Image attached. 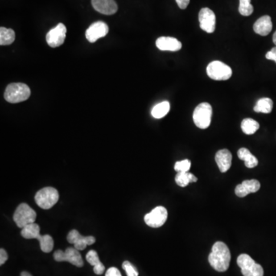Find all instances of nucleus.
<instances>
[{"label":"nucleus","mask_w":276,"mask_h":276,"mask_svg":"<svg viewBox=\"0 0 276 276\" xmlns=\"http://www.w3.org/2000/svg\"><path fill=\"white\" fill-rule=\"evenodd\" d=\"M86 260L90 265L94 267V273L96 275H101L105 270V266L99 260L98 255L95 250H90L86 255Z\"/></svg>","instance_id":"19"},{"label":"nucleus","mask_w":276,"mask_h":276,"mask_svg":"<svg viewBox=\"0 0 276 276\" xmlns=\"http://www.w3.org/2000/svg\"><path fill=\"white\" fill-rule=\"evenodd\" d=\"M16 39L15 32L11 29L5 27L0 28V45L9 46L11 45Z\"/></svg>","instance_id":"24"},{"label":"nucleus","mask_w":276,"mask_h":276,"mask_svg":"<svg viewBox=\"0 0 276 276\" xmlns=\"http://www.w3.org/2000/svg\"><path fill=\"white\" fill-rule=\"evenodd\" d=\"M215 160L222 173H226L230 169L232 165V154L227 149L219 150L216 153Z\"/></svg>","instance_id":"17"},{"label":"nucleus","mask_w":276,"mask_h":276,"mask_svg":"<svg viewBox=\"0 0 276 276\" xmlns=\"http://www.w3.org/2000/svg\"><path fill=\"white\" fill-rule=\"evenodd\" d=\"M175 181L179 187H185L190 183L197 181V178L190 172H178L175 177Z\"/></svg>","instance_id":"22"},{"label":"nucleus","mask_w":276,"mask_h":276,"mask_svg":"<svg viewBox=\"0 0 276 276\" xmlns=\"http://www.w3.org/2000/svg\"><path fill=\"white\" fill-rule=\"evenodd\" d=\"M36 212L27 203H21L16 210L13 215V220L18 228L22 229L26 226L35 223Z\"/></svg>","instance_id":"4"},{"label":"nucleus","mask_w":276,"mask_h":276,"mask_svg":"<svg viewBox=\"0 0 276 276\" xmlns=\"http://www.w3.org/2000/svg\"><path fill=\"white\" fill-rule=\"evenodd\" d=\"M238 157L242 161H244L245 166L248 168H254L258 165V160L251 154V152L248 149L244 147L240 148L238 151Z\"/></svg>","instance_id":"20"},{"label":"nucleus","mask_w":276,"mask_h":276,"mask_svg":"<svg viewBox=\"0 0 276 276\" xmlns=\"http://www.w3.org/2000/svg\"><path fill=\"white\" fill-rule=\"evenodd\" d=\"M207 75L212 80L227 81L230 79L232 71L229 66L220 61L210 63L207 68Z\"/></svg>","instance_id":"7"},{"label":"nucleus","mask_w":276,"mask_h":276,"mask_svg":"<svg viewBox=\"0 0 276 276\" xmlns=\"http://www.w3.org/2000/svg\"><path fill=\"white\" fill-rule=\"evenodd\" d=\"M31 95L30 87L23 83H13L8 85L4 97L12 104L22 102L29 99Z\"/></svg>","instance_id":"2"},{"label":"nucleus","mask_w":276,"mask_h":276,"mask_svg":"<svg viewBox=\"0 0 276 276\" xmlns=\"http://www.w3.org/2000/svg\"><path fill=\"white\" fill-rule=\"evenodd\" d=\"M273 42H274V44L276 46V32L274 33V35H273Z\"/></svg>","instance_id":"36"},{"label":"nucleus","mask_w":276,"mask_h":276,"mask_svg":"<svg viewBox=\"0 0 276 276\" xmlns=\"http://www.w3.org/2000/svg\"><path fill=\"white\" fill-rule=\"evenodd\" d=\"M212 109L211 104L207 102L199 104L194 112L193 119L194 124L200 129H207L211 124Z\"/></svg>","instance_id":"5"},{"label":"nucleus","mask_w":276,"mask_h":276,"mask_svg":"<svg viewBox=\"0 0 276 276\" xmlns=\"http://www.w3.org/2000/svg\"><path fill=\"white\" fill-rule=\"evenodd\" d=\"M156 46L161 51H177L181 49L182 43L172 37H160L156 41Z\"/></svg>","instance_id":"16"},{"label":"nucleus","mask_w":276,"mask_h":276,"mask_svg":"<svg viewBox=\"0 0 276 276\" xmlns=\"http://www.w3.org/2000/svg\"><path fill=\"white\" fill-rule=\"evenodd\" d=\"M122 268L125 271L128 276H138V272L130 261H125L123 262Z\"/></svg>","instance_id":"30"},{"label":"nucleus","mask_w":276,"mask_h":276,"mask_svg":"<svg viewBox=\"0 0 276 276\" xmlns=\"http://www.w3.org/2000/svg\"><path fill=\"white\" fill-rule=\"evenodd\" d=\"M109 32V28L105 22H95L89 26L85 32V36L88 39V42L94 43L99 39L106 36Z\"/></svg>","instance_id":"13"},{"label":"nucleus","mask_w":276,"mask_h":276,"mask_svg":"<svg viewBox=\"0 0 276 276\" xmlns=\"http://www.w3.org/2000/svg\"><path fill=\"white\" fill-rule=\"evenodd\" d=\"M167 211L163 207H157L146 214L145 216V222L146 225L152 228H159L166 223L167 220Z\"/></svg>","instance_id":"9"},{"label":"nucleus","mask_w":276,"mask_h":276,"mask_svg":"<svg viewBox=\"0 0 276 276\" xmlns=\"http://www.w3.org/2000/svg\"><path fill=\"white\" fill-rule=\"evenodd\" d=\"M20 276H32V275L30 274V273H28V272H22V273H21Z\"/></svg>","instance_id":"35"},{"label":"nucleus","mask_w":276,"mask_h":276,"mask_svg":"<svg viewBox=\"0 0 276 276\" xmlns=\"http://www.w3.org/2000/svg\"><path fill=\"white\" fill-rule=\"evenodd\" d=\"M8 260V255L5 249H0V265H2L5 264Z\"/></svg>","instance_id":"33"},{"label":"nucleus","mask_w":276,"mask_h":276,"mask_svg":"<svg viewBox=\"0 0 276 276\" xmlns=\"http://www.w3.org/2000/svg\"><path fill=\"white\" fill-rule=\"evenodd\" d=\"M92 4L96 11L104 15H113L118 9L114 0H92Z\"/></svg>","instance_id":"14"},{"label":"nucleus","mask_w":276,"mask_h":276,"mask_svg":"<svg viewBox=\"0 0 276 276\" xmlns=\"http://www.w3.org/2000/svg\"><path fill=\"white\" fill-rule=\"evenodd\" d=\"M59 199L58 190L51 187H45L39 190L35 196L37 205L43 210H49L58 203Z\"/></svg>","instance_id":"3"},{"label":"nucleus","mask_w":276,"mask_h":276,"mask_svg":"<svg viewBox=\"0 0 276 276\" xmlns=\"http://www.w3.org/2000/svg\"><path fill=\"white\" fill-rule=\"evenodd\" d=\"M260 189V183L256 179H248L236 186L235 194L239 197H245L248 194L256 193Z\"/></svg>","instance_id":"15"},{"label":"nucleus","mask_w":276,"mask_h":276,"mask_svg":"<svg viewBox=\"0 0 276 276\" xmlns=\"http://www.w3.org/2000/svg\"><path fill=\"white\" fill-rule=\"evenodd\" d=\"M37 240H39L41 249L43 253H49L53 249L54 240L50 235H40Z\"/></svg>","instance_id":"27"},{"label":"nucleus","mask_w":276,"mask_h":276,"mask_svg":"<svg viewBox=\"0 0 276 276\" xmlns=\"http://www.w3.org/2000/svg\"><path fill=\"white\" fill-rule=\"evenodd\" d=\"M191 166V162L189 160L178 161L174 165V170L177 172H188Z\"/></svg>","instance_id":"29"},{"label":"nucleus","mask_w":276,"mask_h":276,"mask_svg":"<svg viewBox=\"0 0 276 276\" xmlns=\"http://www.w3.org/2000/svg\"><path fill=\"white\" fill-rule=\"evenodd\" d=\"M66 32L67 30L64 24H58L56 27L51 29L46 35L48 45L51 48L62 46L65 39Z\"/></svg>","instance_id":"10"},{"label":"nucleus","mask_w":276,"mask_h":276,"mask_svg":"<svg viewBox=\"0 0 276 276\" xmlns=\"http://www.w3.org/2000/svg\"><path fill=\"white\" fill-rule=\"evenodd\" d=\"M170 104L168 101H163L159 103L153 108L151 111V114L154 118L161 119L168 114L170 112Z\"/></svg>","instance_id":"25"},{"label":"nucleus","mask_w":276,"mask_h":276,"mask_svg":"<svg viewBox=\"0 0 276 276\" xmlns=\"http://www.w3.org/2000/svg\"><path fill=\"white\" fill-rule=\"evenodd\" d=\"M231 254L229 248L223 242H216L212 245V252L209 256V262L215 270L220 273L229 269Z\"/></svg>","instance_id":"1"},{"label":"nucleus","mask_w":276,"mask_h":276,"mask_svg":"<svg viewBox=\"0 0 276 276\" xmlns=\"http://www.w3.org/2000/svg\"><path fill=\"white\" fill-rule=\"evenodd\" d=\"M105 276H122L120 271L115 267H112L107 270Z\"/></svg>","instance_id":"31"},{"label":"nucleus","mask_w":276,"mask_h":276,"mask_svg":"<svg viewBox=\"0 0 276 276\" xmlns=\"http://www.w3.org/2000/svg\"><path fill=\"white\" fill-rule=\"evenodd\" d=\"M54 260L56 261H68L77 267H82L84 265L81 255L78 249L69 247L65 252L57 250L54 253Z\"/></svg>","instance_id":"8"},{"label":"nucleus","mask_w":276,"mask_h":276,"mask_svg":"<svg viewBox=\"0 0 276 276\" xmlns=\"http://www.w3.org/2000/svg\"><path fill=\"white\" fill-rule=\"evenodd\" d=\"M178 6L181 9H185L188 6L190 0H176Z\"/></svg>","instance_id":"34"},{"label":"nucleus","mask_w":276,"mask_h":276,"mask_svg":"<svg viewBox=\"0 0 276 276\" xmlns=\"http://www.w3.org/2000/svg\"><path fill=\"white\" fill-rule=\"evenodd\" d=\"M40 235V227L35 223L26 226L21 231V236L26 240H32V239L37 240Z\"/></svg>","instance_id":"21"},{"label":"nucleus","mask_w":276,"mask_h":276,"mask_svg":"<svg viewBox=\"0 0 276 276\" xmlns=\"http://www.w3.org/2000/svg\"><path fill=\"white\" fill-rule=\"evenodd\" d=\"M253 10L254 8L251 4V0H240L239 12L242 16H249L253 14Z\"/></svg>","instance_id":"28"},{"label":"nucleus","mask_w":276,"mask_h":276,"mask_svg":"<svg viewBox=\"0 0 276 276\" xmlns=\"http://www.w3.org/2000/svg\"><path fill=\"white\" fill-rule=\"evenodd\" d=\"M67 240L69 244H73L75 249L79 251L84 250L88 245H92L96 241L94 236H81L76 229L70 231L67 236Z\"/></svg>","instance_id":"11"},{"label":"nucleus","mask_w":276,"mask_h":276,"mask_svg":"<svg viewBox=\"0 0 276 276\" xmlns=\"http://www.w3.org/2000/svg\"><path fill=\"white\" fill-rule=\"evenodd\" d=\"M265 58L269 60L274 61L276 63V47L273 48L271 51H268L265 55Z\"/></svg>","instance_id":"32"},{"label":"nucleus","mask_w":276,"mask_h":276,"mask_svg":"<svg viewBox=\"0 0 276 276\" xmlns=\"http://www.w3.org/2000/svg\"><path fill=\"white\" fill-rule=\"evenodd\" d=\"M237 264L241 269L244 276H263V268L251 258L249 255H240L237 259Z\"/></svg>","instance_id":"6"},{"label":"nucleus","mask_w":276,"mask_h":276,"mask_svg":"<svg viewBox=\"0 0 276 276\" xmlns=\"http://www.w3.org/2000/svg\"><path fill=\"white\" fill-rule=\"evenodd\" d=\"M199 26L203 31L212 33L216 29V16L209 8H203L199 13Z\"/></svg>","instance_id":"12"},{"label":"nucleus","mask_w":276,"mask_h":276,"mask_svg":"<svg viewBox=\"0 0 276 276\" xmlns=\"http://www.w3.org/2000/svg\"><path fill=\"white\" fill-rule=\"evenodd\" d=\"M241 128L242 130L245 134L251 135V134H255L259 130L260 124L253 119L245 118L242 121Z\"/></svg>","instance_id":"26"},{"label":"nucleus","mask_w":276,"mask_h":276,"mask_svg":"<svg viewBox=\"0 0 276 276\" xmlns=\"http://www.w3.org/2000/svg\"><path fill=\"white\" fill-rule=\"evenodd\" d=\"M273 100L269 97H264L259 100L253 109L257 113L269 114L273 111Z\"/></svg>","instance_id":"23"},{"label":"nucleus","mask_w":276,"mask_h":276,"mask_svg":"<svg viewBox=\"0 0 276 276\" xmlns=\"http://www.w3.org/2000/svg\"><path fill=\"white\" fill-rule=\"evenodd\" d=\"M272 30H273V22L269 16H261L255 22L253 26L255 32L261 36H266L269 35Z\"/></svg>","instance_id":"18"}]
</instances>
